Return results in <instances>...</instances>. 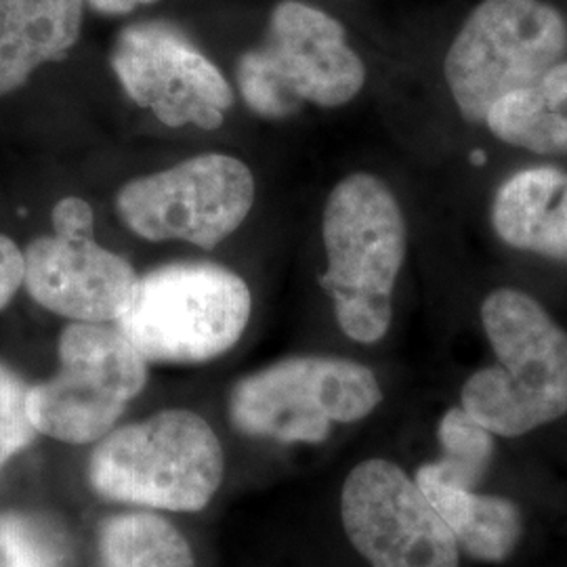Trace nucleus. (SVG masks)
Segmentation results:
<instances>
[{"label":"nucleus","mask_w":567,"mask_h":567,"mask_svg":"<svg viewBox=\"0 0 567 567\" xmlns=\"http://www.w3.org/2000/svg\"><path fill=\"white\" fill-rule=\"evenodd\" d=\"M225 456L213 426L183 408L112 429L89 456V484L107 501L196 513L224 484Z\"/></svg>","instance_id":"3"},{"label":"nucleus","mask_w":567,"mask_h":567,"mask_svg":"<svg viewBox=\"0 0 567 567\" xmlns=\"http://www.w3.org/2000/svg\"><path fill=\"white\" fill-rule=\"evenodd\" d=\"M156 0H89V4L102 16H126L140 7L152 4Z\"/></svg>","instance_id":"23"},{"label":"nucleus","mask_w":567,"mask_h":567,"mask_svg":"<svg viewBox=\"0 0 567 567\" xmlns=\"http://www.w3.org/2000/svg\"><path fill=\"white\" fill-rule=\"evenodd\" d=\"M365 84V65L347 41L341 21L303 0H280L264 41L236 63V86L246 107L284 121L305 103L341 107Z\"/></svg>","instance_id":"5"},{"label":"nucleus","mask_w":567,"mask_h":567,"mask_svg":"<svg viewBox=\"0 0 567 567\" xmlns=\"http://www.w3.org/2000/svg\"><path fill=\"white\" fill-rule=\"evenodd\" d=\"M53 234L65 238H84L93 236L95 210L93 206L79 196H63L51 210Z\"/></svg>","instance_id":"21"},{"label":"nucleus","mask_w":567,"mask_h":567,"mask_svg":"<svg viewBox=\"0 0 567 567\" xmlns=\"http://www.w3.org/2000/svg\"><path fill=\"white\" fill-rule=\"evenodd\" d=\"M252 295L219 264L182 261L140 276L116 326L147 364H204L243 339Z\"/></svg>","instance_id":"4"},{"label":"nucleus","mask_w":567,"mask_h":567,"mask_svg":"<svg viewBox=\"0 0 567 567\" xmlns=\"http://www.w3.org/2000/svg\"><path fill=\"white\" fill-rule=\"evenodd\" d=\"M492 225L511 248L567 261V173L534 166L508 177L492 204Z\"/></svg>","instance_id":"14"},{"label":"nucleus","mask_w":567,"mask_h":567,"mask_svg":"<svg viewBox=\"0 0 567 567\" xmlns=\"http://www.w3.org/2000/svg\"><path fill=\"white\" fill-rule=\"evenodd\" d=\"M341 519L370 567H461L446 522L404 468L385 458L364 461L347 475Z\"/></svg>","instance_id":"11"},{"label":"nucleus","mask_w":567,"mask_h":567,"mask_svg":"<svg viewBox=\"0 0 567 567\" xmlns=\"http://www.w3.org/2000/svg\"><path fill=\"white\" fill-rule=\"evenodd\" d=\"M110 65L128 100L171 128L215 131L236 103L219 65L168 21L126 25L114 41Z\"/></svg>","instance_id":"10"},{"label":"nucleus","mask_w":567,"mask_h":567,"mask_svg":"<svg viewBox=\"0 0 567 567\" xmlns=\"http://www.w3.org/2000/svg\"><path fill=\"white\" fill-rule=\"evenodd\" d=\"M383 402L368 365L334 355H297L240 379L229 393L234 426L259 440L322 444L334 425L365 419Z\"/></svg>","instance_id":"6"},{"label":"nucleus","mask_w":567,"mask_h":567,"mask_svg":"<svg viewBox=\"0 0 567 567\" xmlns=\"http://www.w3.org/2000/svg\"><path fill=\"white\" fill-rule=\"evenodd\" d=\"M102 567H196L182 532L152 511L107 517L100 529Z\"/></svg>","instance_id":"17"},{"label":"nucleus","mask_w":567,"mask_h":567,"mask_svg":"<svg viewBox=\"0 0 567 567\" xmlns=\"http://www.w3.org/2000/svg\"><path fill=\"white\" fill-rule=\"evenodd\" d=\"M28 389L11 368L0 364V468L37 435L25 408Z\"/></svg>","instance_id":"20"},{"label":"nucleus","mask_w":567,"mask_h":567,"mask_svg":"<svg viewBox=\"0 0 567 567\" xmlns=\"http://www.w3.org/2000/svg\"><path fill=\"white\" fill-rule=\"evenodd\" d=\"M326 290L344 334L379 343L393 320V290L405 259L402 206L383 179L353 173L330 192L322 219Z\"/></svg>","instance_id":"2"},{"label":"nucleus","mask_w":567,"mask_h":567,"mask_svg":"<svg viewBox=\"0 0 567 567\" xmlns=\"http://www.w3.org/2000/svg\"><path fill=\"white\" fill-rule=\"evenodd\" d=\"M442 456L423 468L450 486L475 489L494 458V433L480 425L461 405L450 408L437 426Z\"/></svg>","instance_id":"18"},{"label":"nucleus","mask_w":567,"mask_h":567,"mask_svg":"<svg viewBox=\"0 0 567 567\" xmlns=\"http://www.w3.org/2000/svg\"><path fill=\"white\" fill-rule=\"evenodd\" d=\"M84 0H0V97L76 47Z\"/></svg>","instance_id":"13"},{"label":"nucleus","mask_w":567,"mask_h":567,"mask_svg":"<svg viewBox=\"0 0 567 567\" xmlns=\"http://www.w3.org/2000/svg\"><path fill=\"white\" fill-rule=\"evenodd\" d=\"M23 286L34 303L82 324H116L137 286L128 259L93 236H39L23 250Z\"/></svg>","instance_id":"12"},{"label":"nucleus","mask_w":567,"mask_h":567,"mask_svg":"<svg viewBox=\"0 0 567 567\" xmlns=\"http://www.w3.org/2000/svg\"><path fill=\"white\" fill-rule=\"evenodd\" d=\"M70 540L53 519L32 513L0 515V567H70Z\"/></svg>","instance_id":"19"},{"label":"nucleus","mask_w":567,"mask_h":567,"mask_svg":"<svg viewBox=\"0 0 567 567\" xmlns=\"http://www.w3.org/2000/svg\"><path fill=\"white\" fill-rule=\"evenodd\" d=\"M486 126L494 137L534 154H567V60L540 81L489 107Z\"/></svg>","instance_id":"16"},{"label":"nucleus","mask_w":567,"mask_h":567,"mask_svg":"<svg viewBox=\"0 0 567 567\" xmlns=\"http://www.w3.org/2000/svg\"><path fill=\"white\" fill-rule=\"evenodd\" d=\"M58 372L28 389L37 433L63 444H97L147 385V362L116 324L70 322L58 343Z\"/></svg>","instance_id":"8"},{"label":"nucleus","mask_w":567,"mask_h":567,"mask_svg":"<svg viewBox=\"0 0 567 567\" xmlns=\"http://www.w3.org/2000/svg\"><path fill=\"white\" fill-rule=\"evenodd\" d=\"M255 198L248 164L229 154H200L124 183L114 204L124 227L142 240L210 250L238 231Z\"/></svg>","instance_id":"9"},{"label":"nucleus","mask_w":567,"mask_h":567,"mask_svg":"<svg viewBox=\"0 0 567 567\" xmlns=\"http://www.w3.org/2000/svg\"><path fill=\"white\" fill-rule=\"evenodd\" d=\"M567 53V21L543 0H484L466 18L444 61L452 100L468 122L540 81Z\"/></svg>","instance_id":"7"},{"label":"nucleus","mask_w":567,"mask_h":567,"mask_svg":"<svg viewBox=\"0 0 567 567\" xmlns=\"http://www.w3.org/2000/svg\"><path fill=\"white\" fill-rule=\"evenodd\" d=\"M496 364L477 370L461 408L501 437H522L567 414V332L524 290L498 288L482 303Z\"/></svg>","instance_id":"1"},{"label":"nucleus","mask_w":567,"mask_h":567,"mask_svg":"<svg viewBox=\"0 0 567 567\" xmlns=\"http://www.w3.org/2000/svg\"><path fill=\"white\" fill-rule=\"evenodd\" d=\"M25 278L23 250L16 240L0 234V311L9 307L20 292Z\"/></svg>","instance_id":"22"},{"label":"nucleus","mask_w":567,"mask_h":567,"mask_svg":"<svg viewBox=\"0 0 567 567\" xmlns=\"http://www.w3.org/2000/svg\"><path fill=\"white\" fill-rule=\"evenodd\" d=\"M414 482L446 522L458 550L466 557L482 564H501L515 553L524 534V517L511 498L450 486L423 468L416 471Z\"/></svg>","instance_id":"15"}]
</instances>
